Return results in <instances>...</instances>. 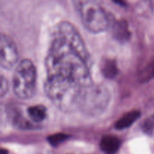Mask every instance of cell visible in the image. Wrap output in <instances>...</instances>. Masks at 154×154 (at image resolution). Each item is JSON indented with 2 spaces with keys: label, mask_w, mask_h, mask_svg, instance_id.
Segmentation results:
<instances>
[{
  "label": "cell",
  "mask_w": 154,
  "mask_h": 154,
  "mask_svg": "<svg viewBox=\"0 0 154 154\" xmlns=\"http://www.w3.org/2000/svg\"><path fill=\"white\" fill-rule=\"evenodd\" d=\"M45 90L52 102L71 111L82 102L92 88L88 54L79 34L69 23H61L47 58Z\"/></svg>",
  "instance_id": "6da1fadb"
},
{
  "label": "cell",
  "mask_w": 154,
  "mask_h": 154,
  "mask_svg": "<svg viewBox=\"0 0 154 154\" xmlns=\"http://www.w3.org/2000/svg\"><path fill=\"white\" fill-rule=\"evenodd\" d=\"M74 5L84 26L93 33L108 29L109 17L99 0H73Z\"/></svg>",
  "instance_id": "7a4b0ae2"
},
{
  "label": "cell",
  "mask_w": 154,
  "mask_h": 154,
  "mask_svg": "<svg viewBox=\"0 0 154 154\" xmlns=\"http://www.w3.org/2000/svg\"><path fill=\"white\" fill-rule=\"evenodd\" d=\"M36 86V71L34 64L29 60L20 62L13 78L15 94L22 99H30L34 95Z\"/></svg>",
  "instance_id": "3957f363"
},
{
  "label": "cell",
  "mask_w": 154,
  "mask_h": 154,
  "mask_svg": "<svg viewBox=\"0 0 154 154\" xmlns=\"http://www.w3.org/2000/svg\"><path fill=\"white\" fill-rule=\"evenodd\" d=\"M19 53L14 42L7 35L0 32V66L11 69L17 64Z\"/></svg>",
  "instance_id": "277c9868"
},
{
  "label": "cell",
  "mask_w": 154,
  "mask_h": 154,
  "mask_svg": "<svg viewBox=\"0 0 154 154\" xmlns=\"http://www.w3.org/2000/svg\"><path fill=\"white\" fill-rule=\"evenodd\" d=\"M108 100V95L102 88L92 87L86 95L81 105V108H84L87 112L94 113L97 110L102 109L105 106Z\"/></svg>",
  "instance_id": "5b68a950"
},
{
  "label": "cell",
  "mask_w": 154,
  "mask_h": 154,
  "mask_svg": "<svg viewBox=\"0 0 154 154\" xmlns=\"http://www.w3.org/2000/svg\"><path fill=\"white\" fill-rule=\"evenodd\" d=\"M111 31L114 37L120 42H126L130 37L127 23L123 20L114 21L111 25Z\"/></svg>",
  "instance_id": "8992f818"
},
{
  "label": "cell",
  "mask_w": 154,
  "mask_h": 154,
  "mask_svg": "<svg viewBox=\"0 0 154 154\" xmlns=\"http://www.w3.org/2000/svg\"><path fill=\"white\" fill-rule=\"evenodd\" d=\"M120 147V141L115 136L106 135L101 139V150L106 154H114Z\"/></svg>",
  "instance_id": "52a82bcc"
},
{
  "label": "cell",
  "mask_w": 154,
  "mask_h": 154,
  "mask_svg": "<svg viewBox=\"0 0 154 154\" xmlns=\"http://www.w3.org/2000/svg\"><path fill=\"white\" fill-rule=\"evenodd\" d=\"M141 113L138 111H132L124 114L115 123V128L117 129H124L132 126L138 118Z\"/></svg>",
  "instance_id": "ba28073f"
},
{
  "label": "cell",
  "mask_w": 154,
  "mask_h": 154,
  "mask_svg": "<svg viewBox=\"0 0 154 154\" xmlns=\"http://www.w3.org/2000/svg\"><path fill=\"white\" fill-rule=\"evenodd\" d=\"M28 115L32 120L35 123H41L46 117V108L42 105L29 107L27 110Z\"/></svg>",
  "instance_id": "9c48e42d"
},
{
  "label": "cell",
  "mask_w": 154,
  "mask_h": 154,
  "mask_svg": "<svg viewBox=\"0 0 154 154\" xmlns=\"http://www.w3.org/2000/svg\"><path fill=\"white\" fill-rule=\"evenodd\" d=\"M102 72L107 78H114L118 73V68L114 60H106L102 63Z\"/></svg>",
  "instance_id": "30bf717a"
},
{
  "label": "cell",
  "mask_w": 154,
  "mask_h": 154,
  "mask_svg": "<svg viewBox=\"0 0 154 154\" xmlns=\"http://www.w3.org/2000/svg\"><path fill=\"white\" fill-rule=\"evenodd\" d=\"M68 138H69V135H67L66 134L57 133L48 137V141L53 147H57L64 142Z\"/></svg>",
  "instance_id": "8fae6325"
},
{
  "label": "cell",
  "mask_w": 154,
  "mask_h": 154,
  "mask_svg": "<svg viewBox=\"0 0 154 154\" xmlns=\"http://www.w3.org/2000/svg\"><path fill=\"white\" fill-rule=\"evenodd\" d=\"M8 122H10L8 108L0 105V130H2Z\"/></svg>",
  "instance_id": "7c38bea8"
},
{
  "label": "cell",
  "mask_w": 154,
  "mask_h": 154,
  "mask_svg": "<svg viewBox=\"0 0 154 154\" xmlns=\"http://www.w3.org/2000/svg\"><path fill=\"white\" fill-rule=\"evenodd\" d=\"M142 129L145 133L150 135L154 129V116L146 119L142 123Z\"/></svg>",
  "instance_id": "4fadbf2b"
},
{
  "label": "cell",
  "mask_w": 154,
  "mask_h": 154,
  "mask_svg": "<svg viewBox=\"0 0 154 154\" xmlns=\"http://www.w3.org/2000/svg\"><path fill=\"white\" fill-rule=\"evenodd\" d=\"M8 90V84L5 78L0 75V98L3 97Z\"/></svg>",
  "instance_id": "5bb4252c"
},
{
  "label": "cell",
  "mask_w": 154,
  "mask_h": 154,
  "mask_svg": "<svg viewBox=\"0 0 154 154\" xmlns=\"http://www.w3.org/2000/svg\"><path fill=\"white\" fill-rule=\"evenodd\" d=\"M114 2H115L116 4L119 5L121 6H125L126 5V2L125 0H112Z\"/></svg>",
  "instance_id": "9a60e30c"
},
{
  "label": "cell",
  "mask_w": 154,
  "mask_h": 154,
  "mask_svg": "<svg viewBox=\"0 0 154 154\" xmlns=\"http://www.w3.org/2000/svg\"><path fill=\"white\" fill-rule=\"evenodd\" d=\"M8 152L5 150H3V149H0V154H7Z\"/></svg>",
  "instance_id": "2e32d148"
}]
</instances>
